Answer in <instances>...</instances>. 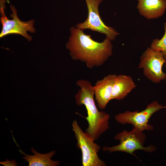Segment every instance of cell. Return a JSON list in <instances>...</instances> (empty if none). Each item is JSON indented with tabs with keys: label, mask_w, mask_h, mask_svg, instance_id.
I'll use <instances>...</instances> for the list:
<instances>
[{
	"label": "cell",
	"mask_w": 166,
	"mask_h": 166,
	"mask_svg": "<svg viewBox=\"0 0 166 166\" xmlns=\"http://www.w3.org/2000/svg\"><path fill=\"white\" fill-rule=\"evenodd\" d=\"M83 31L73 26L70 28L66 46L70 56L74 60L85 63L89 69L102 65L113 53L111 41L106 38L101 42L95 41Z\"/></svg>",
	"instance_id": "obj_1"
},
{
	"label": "cell",
	"mask_w": 166,
	"mask_h": 166,
	"mask_svg": "<svg viewBox=\"0 0 166 166\" xmlns=\"http://www.w3.org/2000/svg\"><path fill=\"white\" fill-rule=\"evenodd\" d=\"M80 89L75 95L76 104L84 105L86 107L88 116L85 118L88 123L85 133L94 141H96L109 128L110 115L97 109L94 99L93 86L89 81L80 79L76 81Z\"/></svg>",
	"instance_id": "obj_2"
},
{
	"label": "cell",
	"mask_w": 166,
	"mask_h": 166,
	"mask_svg": "<svg viewBox=\"0 0 166 166\" xmlns=\"http://www.w3.org/2000/svg\"><path fill=\"white\" fill-rule=\"evenodd\" d=\"M114 138L120 141V144L112 147L104 146L103 151L111 153L115 152H122L135 156L134 152L138 150L148 152L156 151V147L150 145L145 147L144 145L146 139L143 132L134 128L130 131L124 130L117 134Z\"/></svg>",
	"instance_id": "obj_3"
},
{
	"label": "cell",
	"mask_w": 166,
	"mask_h": 166,
	"mask_svg": "<svg viewBox=\"0 0 166 166\" xmlns=\"http://www.w3.org/2000/svg\"><path fill=\"white\" fill-rule=\"evenodd\" d=\"M6 1V0L0 1V20L2 25V29L0 34V38L8 34H17L24 37L28 41H31L32 37L27 34V32L29 31L32 33H35L36 29L34 26V20H31L26 22L20 20L17 16L16 9L12 5H10V8L12 12V13L10 14V17L12 19H8L6 16L4 11L6 8L5 4Z\"/></svg>",
	"instance_id": "obj_4"
},
{
	"label": "cell",
	"mask_w": 166,
	"mask_h": 166,
	"mask_svg": "<svg viewBox=\"0 0 166 166\" xmlns=\"http://www.w3.org/2000/svg\"><path fill=\"white\" fill-rule=\"evenodd\" d=\"M166 60L160 51L148 47L140 56L138 65L142 69L146 77L154 83H159L166 79V74L162 70V67Z\"/></svg>",
	"instance_id": "obj_5"
},
{
	"label": "cell",
	"mask_w": 166,
	"mask_h": 166,
	"mask_svg": "<svg viewBox=\"0 0 166 166\" xmlns=\"http://www.w3.org/2000/svg\"><path fill=\"white\" fill-rule=\"evenodd\" d=\"M72 125V130L77 141V147L81 151L82 166H106L105 162L99 158L97 154L101 148L100 146L82 130L77 121H74Z\"/></svg>",
	"instance_id": "obj_6"
},
{
	"label": "cell",
	"mask_w": 166,
	"mask_h": 166,
	"mask_svg": "<svg viewBox=\"0 0 166 166\" xmlns=\"http://www.w3.org/2000/svg\"><path fill=\"white\" fill-rule=\"evenodd\" d=\"M163 108V106L157 101H154L140 112L126 111L116 115L114 118L119 123L131 124L140 131L152 130L154 127L148 123V120L154 113Z\"/></svg>",
	"instance_id": "obj_7"
},
{
	"label": "cell",
	"mask_w": 166,
	"mask_h": 166,
	"mask_svg": "<svg viewBox=\"0 0 166 166\" xmlns=\"http://www.w3.org/2000/svg\"><path fill=\"white\" fill-rule=\"evenodd\" d=\"M88 14L86 19L82 23L77 24L76 27L84 30L89 29L93 31L103 34L110 41L115 40L119 33L113 28L106 25L99 15L98 6L103 0H85Z\"/></svg>",
	"instance_id": "obj_8"
},
{
	"label": "cell",
	"mask_w": 166,
	"mask_h": 166,
	"mask_svg": "<svg viewBox=\"0 0 166 166\" xmlns=\"http://www.w3.org/2000/svg\"><path fill=\"white\" fill-rule=\"evenodd\" d=\"M116 74H110L98 80L93 86L94 95L98 108L105 109L110 98Z\"/></svg>",
	"instance_id": "obj_9"
},
{
	"label": "cell",
	"mask_w": 166,
	"mask_h": 166,
	"mask_svg": "<svg viewBox=\"0 0 166 166\" xmlns=\"http://www.w3.org/2000/svg\"><path fill=\"white\" fill-rule=\"evenodd\" d=\"M137 8L140 14L148 19L162 16L166 8V0H138Z\"/></svg>",
	"instance_id": "obj_10"
},
{
	"label": "cell",
	"mask_w": 166,
	"mask_h": 166,
	"mask_svg": "<svg viewBox=\"0 0 166 166\" xmlns=\"http://www.w3.org/2000/svg\"><path fill=\"white\" fill-rule=\"evenodd\" d=\"M136 86L132 77L124 75H116L114 79L110 100L123 99Z\"/></svg>",
	"instance_id": "obj_11"
},
{
	"label": "cell",
	"mask_w": 166,
	"mask_h": 166,
	"mask_svg": "<svg viewBox=\"0 0 166 166\" xmlns=\"http://www.w3.org/2000/svg\"><path fill=\"white\" fill-rule=\"evenodd\" d=\"M31 151L34 154L30 155L25 154L19 148V151L25 156L22 158L29 163V166H57L60 164L58 160H53L51 157L56 153L55 150H53L46 154H41L37 152L33 148Z\"/></svg>",
	"instance_id": "obj_12"
},
{
	"label": "cell",
	"mask_w": 166,
	"mask_h": 166,
	"mask_svg": "<svg viewBox=\"0 0 166 166\" xmlns=\"http://www.w3.org/2000/svg\"><path fill=\"white\" fill-rule=\"evenodd\" d=\"M165 32L161 39L153 40L150 47L153 50L161 52L164 57H166V22L164 24Z\"/></svg>",
	"instance_id": "obj_13"
},
{
	"label": "cell",
	"mask_w": 166,
	"mask_h": 166,
	"mask_svg": "<svg viewBox=\"0 0 166 166\" xmlns=\"http://www.w3.org/2000/svg\"><path fill=\"white\" fill-rule=\"evenodd\" d=\"M0 164L4 166H17L18 164L14 160L9 161L7 160L5 161L0 162Z\"/></svg>",
	"instance_id": "obj_14"
},
{
	"label": "cell",
	"mask_w": 166,
	"mask_h": 166,
	"mask_svg": "<svg viewBox=\"0 0 166 166\" xmlns=\"http://www.w3.org/2000/svg\"><path fill=\"white\" fill-rule=\"evenodd\" d=\"M165 60H166V57H165ZM165 67L166 68V62L165 63Z\"/></svg>",
	"instance_id": "obj_15"
},
{
	"label": "cell",
	"mask_w": 166,
	"mask_h": 166,
	"mask_svg": "<svg viewBox=\"0 0 166 166\" xmlns=\"http://www.w3.org/2000/svg\"><path fill=\"white\" fill-rule=\"evenodd\" d=\"M163 108H166V105L165 106H163Z\"/></svg>",
	"instance_id": "obj_16"
}]
</instances>
